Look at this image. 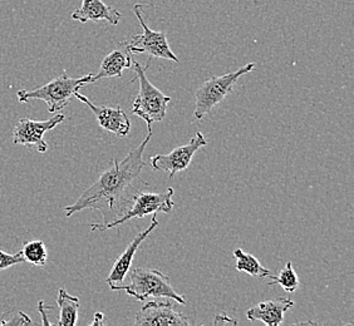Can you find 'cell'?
Masks as SVG:
<instances>
[{"mask_svg":"<svg viewBox=\"0 0 354 326\" xmlns=\"http://www.w3.org/2000/svg\"><path fill=\"white\" fill-rule=\"evenodd\" d=\"M294 305L293 300L286 298L263 301L248 310L246 316L250 321H261L268 326H278L283 323L286 311Z\"/></svg>","mask_w":354,"mask_h":326,"instance_id":"13","label":"cell"},{"mask_svg":"<svg viewBox=\"0 0 354 326\" xmlns=\"http://www.w3.org/2000/svg\"><path fill=\"white\" fill-rule=\"evenodd\" d=\"M218 321H223V323H224V321H227V323H230V324H236V321H235V320L229 319L226 315H218L214 323H215V324H218Z\"/></svg>","mask_w":354,"mask_h":326,"instance_id":"24","label":"cell"},{"mask_svg":"<svg viewBox=\"0 0 354 326\" xmlns=\"http://www.w3.org/2000/svg\"><path fill=\"white\" fill-rule=\"evenodd\" d=\"M157 227H158V221H157L156 213H153L151 218L150 226L146 230L137 233V236H135L130 244L127 245L126 250L121 253V256L115 261V264L109 274V278L106 279L109 289L122 284L123 280L126 279L127 274L130 272L132 261L135 258L138 247L141 246L146 238L150 236L151 232L156 230Z\"/></svg>","mask_w":354,"mask_h":326,"instance_id":"12","label":"cell"},{"mask_svg":"<svg viewBox=\"0 0 354 326\" xmlns=\"http://www.w3.org/2000/svg\"><path fill=\"white\" fill-rule=\"evenodd\" d=\"M174 193L175 190L172 187H167L161 192H137L135 198L131 202L130 207L120 218L107 222V224H92V231H106L113 227H118L130 220L142 218L147 215H153L158 212L170 213L175 202H174Z\"/></svg>","mask_w":354,"mask_h":326,"instance_id":"5","label":"cell"},{"mask_svg":"<svg viewBox=\"0 0 354 326\" xmlns=\"http://www.w3.org/2000/svg\"><path fill=\"white\" fill-rule=\"evenodd\" d=\"M66 119V116L57 115L48 121H33L29 118H21L15 123L13 128V143L15 146L35 147L41 153H46L48 144L44 141V135L59 126Z\"/></svg>","mask_w":354,"mask_h":326,"instance_id":"8","label":"cell"},{"mask_svg":"<svg viewBox=\"0 0 354 326\" xmlns=\"http://www.w3.org/2000/svg\"><path fill=\"white\" fill-rule=\"evenodd\" d=\"M9 318L6 315L1 316L0 319V325H37L33 320L28 316L27 314L23 311H18V313H9Z\"/></svg>","mask_w":354,"mask_h":326,"instance_id":"20","label":"cell"},{"mask_svg":"<svg viewBox=\"0 0 354 326\" xmlns=\"http://www.w3.org/2000/svg\"><path fill=\"white\" fill-rule=\"evenodd\" d=\"M26 262L24 258L21 255V252H17V253H7V252L1 251L0 250V271L6 270L14 265L18 264H23Z\"/></svg>","mask_w":354,"mask_h":326,"instance_id":"21","label":"cell"},{"mask_svg":"<svg viewBox=\"0 0 354 326\" xmlns=\"http://www.w3.org/2000/svg\"><path fill=\"white\" fill-rule=\"evenodd\" d=\"M92 326H102L106 325V316L102 313H95V319L92 321Z\"/></svg>","mask_w":354,"mask_h":326,"instance_id":"23","label":"cell"},{"mask_svg":"<svg viewBox=\"0 0 354 326\" xmlns=\"http://www.w3.org/2000/svg\"><path fill=\"white\" fill-rule=\"evenodd\" d=\"M57 304L59 306V320L57 325L75 326L78 321V311L81 305L80 299L69 295L66 289L61 287L58 290Z\"/></svg>","mask_w":354,"mask_h":326,"instance_id":"16","label":"cell"},{"mask_svg":"<svg viewBox=\"0 0 354 326\" xmlns=\"http://www.w3.org/2000/svg\"><path fill=\"white\" fill-rule=\"evenodd\" d=\"M21 252L26 262L38 266V267H43V266H46V264H47V247H46V244L41 241V240L28 241V242L23 245V249H21Z\"/></svg>","mask_w":354,"mask_h":326,"instance_id":"18","label":"cell"},{"mask_svg":"<svg viewBox=\"0 0 354 326\" xmlns=\"http://www.w3.org/2000/svg\"><path fill=\"white\" fill-rule=\"evenodd\" d=\"M132 66V57L127 50L123 52L121 49H116L111 52L103 59L100 69L95 75H92V83L101 81L104 78H120L122 75L123 69L131 68Z\"/></svg>","mask_w":354,"mask_h":326,"instance_id":"15","label":"cell"},{"mask_svg":"<svg viewBox=\"0 0 354 326\" xmlns=\"http://www.w3.org/2000/svg\"><path fill=\"white\" fill-rule=\"evenodd\" d=\"M130 284H120L111 287L112 291H124L133 299L145 301L149 299H171L180 305H185L186 300L175 291L171 280L156 269L136 267L130 272Z\"/></svg>","mask_w":354,"mask_h":326,"instance_id":"2","label":"cell"},{"mask_svg":"<svg viewBox=\"0 0 354 326\" xmlns=\"http://www.w3.org/2000/svg\"><path fill=\"white\" fill-rule=\"evenodd\" d=\"M206 144L207 141L205 140L204 135L201 132H196L195 137H192L187 144L177 147L167 155H156L151 157V167L153 170L166 172L169 173L170 178H174L176 176L177 172L187 170L194 155Z\"/></svg>","mask_w":354,"mask_h":326,"instance_id":"9","label":"cell"},{"mask_svg":"<svg viewBox=\"0 0 354 326\" xmlns=\"http://www.w3.org/2000/svg\"><path fill=\"white\" fill-rule=\"evenodd\" d=\"M136 325L166 326L191 325L189 318L177 311L170 301H149L138 310L135 316Z\"/></svg>","mask_w":354,"mask_h":326,"instance_id":"10","label":"cell"},{"mask_svg":"<svg viewBox=\"0 0 354 326\" xmlns=\"http://www.w3.org/2000/svg\"><path fill=\"white\" fill-rule=\"evenodd\" d=\"M53 307H49V306L44 305V301L43 300H39V303H38V311L41 315V324L43 325H53V323H50L47 318V311L48 310H52Z\"/></svg>","mask_w":354,"mask_h":326,"instance_id":"22","label":"cell"},{"mask_svg":"<svg viewBox=\"0 0 354 326\" xmlns=\"http://www.w3.org/2000/svg\"><path fill=\"white\" fill-rule=\"evenodd\" d=\"M152 131L143 140V142L121 162L113 160L112 166L104 171L95 184L83 192L75 204L67 206L66 216L71 218L77 212L83 210H98L104 216L107 224L120 218L130 207L132 200L137 192H140V184H143L140 178L146 163L143 161V152L152 138Z\"/></svg>","mask_w":354,"mask_h":326,"instance_id":"1","label":"cell"},{"mask_svg":"<svg viewBox=\"0 0 354 326\" xmlns=\"http://www.w3.org/2000/svg\"><path fill=\"white\" fill-rule=\"evenodd\" d=\"M72 19L83 24L87 21H107L111 26H117L121 21V13L102 0H82L81 7L72 13Z\"/></svg>","mask_w":354,"mask_h":326,"instance_id":"14","label":"cell"},{"mask_svg":"<svg viewBox=\"0 0 354 326\" xmlns=\"http://www.w3.org/2000/svg\"><path fill=\"white\" fill-rule=\"evenodd\" d=\"M254 68H255V63H248L246 66L239 68L235 72L218 75V77H210L207 81H205L195 93V101H196V106L194 111L195 119L200 121L207 113H210L214 107H216L218 103L224 101L226 95L232 93V88L236 84L239 78L248 75Z\"/></svg>","mask_w":354,"mask_h":326,"instance_id":"6","label":"cell"},{"mask_svg":"<svg viewBox=\"0 0 354 326\" xmlns=\"http://www.w3.org/2000/svg\"><path fill=\"white\" fill-rule=\"evenodd\" d=\"M75 97L78 101L84 103L95 113L97 122L101 128L106 129L121 138L130 133V118L123 112L121 107L113 108V107H107V106H95L89 101L87 97L81 95L80 90L75 92Z\"/></svg>","mask_w":354,"mask_h":326,"instance_id":"11","label":"cell"},{"mask_svg":"<svg viewBox=\"0 0 354 326\" xmlns=\"http://www.w3.org/2000/svg\"><path fill=\"white\" fill-rule=\"evenodd\" d=\"M234 258H236V270L238 271L246 272L252 278H268L272 272L266 269L264 266L260 264L259 260L255 258L252 253L245 252L241 249H236L234 251Z\"/></svg>","mask_w":354,"mask_h":326,"instance_id":"17","label":"cell"},{"mask_svg":"<svg viewBox=\"0 0 354 326\" xmlns=\"http://www.w3.org/2000/svg\"><path fill=\"white\" fill-rule=\"evenodd\" d=\"M272 281L268 286L279 285L284 291L295 292L299 289L300 281L297 272L294 270L293 264L288 262L286 267L279 272V275L272 276V274L268 276Z\"/></svg>","mask_w":354,"mask_h":326,"instance_id":"19","label":"cell"},{"mask_svg":"<svg viewBox=\"0 0 354 326\" xmlns=\"http://www.w3.org/2000/svg\"><path fill=\"white\" fill-rule=\"evenodd\" d=\"M149 66L150 61L143 68L138 61L132 58L131 68H133L136 72L137 79L140 82V90L135 102L132 104L131 112L142 118L147 124V129L152 131V123L164 121L167 112V104L171 102V98L169 95H164L149 81L146 75Z\"/></svg>","mask_w":354,"mask_h":326,"instance_id":"4","label":"cell"},{"mask_svg":"<svg viewBox=\"0 0 354 326\" xmlns=\"http://www.w3.org/2000/svg\"><path fill=\"white\" fill-rule=\"evenodd\" d=\"M132 12L140 21L143 33L131 37L130 41L124 44L126 50L129 53H143V55H150L151 58H160V59H167V61L178 63L180 61L176 55L171 50L170 43L167 41L166 33L152 30L146 24V21L143 19L142 4L133 6Z\"/></svg>","mask_w":354,"mask_h":326,"instance_id":"7","label":"cell"},{"mask_svg":"<svg viewBox=\"0 0 354 326\" xmlns=\"http://www.w3.org/2000/svg\"><path fill=\"white\" fill-rule=\"evenodd\" d=\"M92 75L89 73L81 78H71L66 72L58 75L53 81L41 86L33 90H19L17 93L18 102L27 103L32 99H41L48 106L50 113H57L68 106L72 97H75L77 90L82 88L83 86L92 83Z\"/></svg>","mask_w":354,"mask_h":326,"instance_id":"3","label":"cell"}]
</instances>
